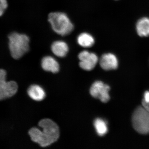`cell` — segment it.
<instances>
[{
    "label": "cell",
    "instance_id": "cell-1",
    "mask_svg": "<svg viewBox=\"0 0 149 149\" xmlns=\"http://www.w3.org/2000/svg\"><path fill=\"white\" fill-rule=\"evenodd\" d=\"M39 125L42 131L36 128L29 130V134L32 141L41 147H45L57 141L59 137V129L55 123L51 119H44L40 120Z\"/></svg>",
    "mask_w": 149,
    "mask_h": 149
},
{
    "label": "cell",
    "instance_id": "cell-2",
    "mask_svg": "<svg viewBox=\"0 0 149 149\" xmlns=\"http://www.w3.org/2000/svg\"><path fill=\"white\" fill-rule=\"evenodd\" d=\"M8 46L11 55L18 59L27 53L29 49V39L24 34L14 32L8 36Z\"/></svg>",
    "mask_w": 149,
    "mask_h": 149
},
{
    "label": "cell",
    "instance_id": "cell-3",
    "mask_svg": "<svg viewBox=\"0 0 149 149\" xmlns=\"http://www.w3.org/2000/svg\"><path fill=\"white\" fill-rule=\"evenodd\" d=\"M54 31L61 36L69 35L73 30V25L65 13L61 12L51 13L48 16Z\"/></svg>",
    "mask_w": 149,
    "mask_h": 149
},
{
    "label": "cell",
    "instance_id": "cell-4",
    "mask_svg": "<svg viewBox=\"0 0 149 149\" xmlns=\"http://www.w3.org/2000/svg\"><path fill=\"white\" fill-rule=\"evenodd\" d=\"M133 128L141 134H149V111L143 106L139 107L132 116Z\"/></svg>",
    "mask_w": 149,
    "mask_h": 149
},
{
    "label": "cell",
    "instance_id": "cell-5",
    "mask_svg": "<svg viewBox=\"0 0 149 149\" xmlns=\"http://www.w3.org/2000/svg\"><path fill=\"white\" fill-rule=\"evenodd\" d=\"M6 75L5 70L0 69V100L13 97L18 90V85L16 82L6 81Z\"/></svg>",
    "mask_w": 149,
    "mask_h": 149
},
{
    "label": "cell",
    "instance_id": "cell-6",
    "mask_svg": "<svg viewBox=\"0 0 149 149\" xmlns=\"http://www.w3.org/2000/svg\"><path fill=\"white\" fill-rule=\"evenodd\" d=\"M110 87L101 81L95 82L91 86L90 93L93 97L98 99L104 103H107L110 100Z\"/></svg>",
    "mask_w": 149,
    "mask_h": 149
},
{
    "label": "cell",
    "instance_id": "cell-7",
    "mask_svg": "<svg viewBox=\"0 0 149 149\" xmlns=\"http://www.w3.org/2000/svg\"><path fill=\"white\" fill-rule=\"evenodd\" d=\"M80 66L84 70L90 71L94 69L98 61V58L95 54L87 51H83L78 55Z\"/></svg>",
    "mask_w": 149,
    "mask_h": 149
},
{
    "label": "cell",
    "instance_id": "cell-8",
    "mask_svg": "<svg viewBox=\"0 0 149 149\" xmlns=\"http://www.w3.org/2000/svg\"><path fill=\"white\" fill-rule=\"evenodd\" d=\"M100 65L102 69L106 70H115L118 66V61L116 57L113 54H104L100 60Z\"/></svg>",
    "mask_w": 149,
    "mask_h": 149
},
{
    "label": "cell",
    "instance_id": "cell-9",
    "mask_svg": "<svg viewBox=\"0 0 149 149\" xmlns=\"http://www.w3.org/2000/svg\"><path fill=\"white\" fill-rule=\"evenodd\" d=\"M42 67L44 70L56 73L59 70V65L55 59L50 56L43 58L42 60Z\"/></svg>",
    "mask_w": 149,
    "mask_h": 149
},
{
    "label": "cell",
    "instance_id": "cell-10",
    "mask_svg": "<svg viewBox=\"0 0 149 149\" xmlns=\"http://www.w3.org/2000/svg\"><path fill=\"white\" fill-rule=\"evenodd\" d=\"M52 52L59 57H64L66 55L69 50L68 46L65 42L57 41L53 43L51 46Z\"/></svg>",
    "mask_w": 149,
    "mask_h": 149
},
{
    "label": "cell",
    "instance_id": "cell-11",
    "mask_svg": "<svg viewBox=\"0 0 149 149\" xmlns=\"http://www.w3.org/2000/svg\"><path fill=\"white\" fill-rule=\"evenodd\" d=\"M27 93L29 97L37 101L42 100L46 97L45 92L44 89L39 85H31L28 89Z\"/></svg>",
    "mask_w": 149,
    "mask_h": 149
},
{
    "label": "cell",
    "instance_id": "cell-12",
    "mask_svg": "<svg viewBox=\"0 0 149 149\" xmlns=\"http://www.w3.org/2000/svg\"><path fill=\"white\" fill-rule=\"evenodd\" d=\"M137 33L141 37H147L149 36V18L147 17H142L136 24Z\"/></svg>",
    "mask_w": 149,
    "mask_h": 149
},
{
    "label": "cell",
    "instance_id": "cell-13",
    "mask_svg": "<svg viewBox=\"0 0 149 149\" xmlns=\"http://www.w3.org/2000/svg\"><path fill=\"white\" fill-rule=\"evenodd\" d=\"M77 43L81 47L89 48L95 44V40L92 35L88 33H82L77 38Z\"/></svg>",
    "mask_w": 149,
    "mask_h": 149
},
{
    "label": "cell",
    "instance_id": "cell-14",
    "mask_svg": "<svg viewBox=\"0 0 149 149\" xmlns=\"http://www.w3.org/2000/svg\"><path fill=\"white\" fill-rule=\"evenodd\" d=\"M94 124L96 132L99 136H103L107 133L108 131L107 124L103 119L97 118L94 121Z\"/></svg>",
    "mask_w": 149,
    "mask_h": 149
},
{
    "label": "cell",
    "instance_id": "cell-15",
    "mask_svg": "<svg viewBox=\"0 0 149 149\" xmlns=\"http://www.w3.org/2000/svg\"><path fill=\"white\" fill-rule=\"evenodd\" d=\"M8 7V2L7 0H0V17L4 13Z\"/></svg>",
    "mask_w": 149,
    "mask_h": 149
},
{
    "label": "cell",
    "instance_id": "cell-16",
    "mask_svg": "<svg viewBox=\"0 0 149 149\" xmlns=\"http://www.w3.org/2000/svg\"><path fill=\"white\" fill-rule=\"evenodd\" d=\"M142 102L149 103V91H147L144 93V97Z\"/></svg>",
    "mask_w": 149,
    "mask_h": 149
},
{
    "label": "cell",
    "instance_id": "cell-17",
    "mask_svg": "<svg viewBox=\"0 0 149 149\" xmlns=\"http://www.w3.org/2000/svg\"><path fill=\"white\" fill-rule=\"evenodd\" d=\"M142 106L149 111V103H146L142 102Z\"/></svg>",
    "mask_w": 149,
    "mask_h": 149
}]
</instances>
